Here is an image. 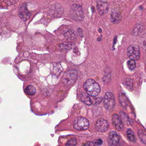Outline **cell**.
<instances>
[{
	"instance_id": "10",
	"label": "cell",
	"mask_w": 146,
	"mask_h": 146,
	"mask_svg": "<svg viewBox=\"0 0 146 146\" xmlns=\"http://www.w3.org/2000/svg\"><path fill=\"white\" fill-rule=\"evenodd\" d=\"M19 16L24 21H27L31 16V14L27 9L25 5H23L20 7L19 11Z\"/></svg>"
},
{
	"instance_id": "26",
	"label": "cell",
	"mask_w": 146,
	"mask_h": 146,
	"mask_svg": "<svg viewBox=\"0 0 146 146\" xmlns=\"http://www.w3.org/2000/svg\"><path fill=\"white\" fill-rule=\"evenodd\" d=\"M84 146H95V145L93 142L89 141L86 143Z\"/></svg>"
},
{
	"instance_id": "20",
	"label": "cell",
	"mask_w": 146,
	"mask_h": 146,
	"mask_svg": "<svg viewBox=\"0 0 146 146\" xmlns=\"http://www.w3.org/2000/svg\"><path fill=\"white\" fill-rule=\"evenodd\" d=\"M62 71H63V68H62L61 65L57 64L54 66V72L55 74L59 75L61 73Z\"/></svg>"
},
{
	"instance_id": "12",
	"label": "cell",
	"mask_w": 146,
	"mask_h": 146,
	"mask_svg": "<svg viewBox=\"0 0 146 146\" xmlns=\"http://www.w3.org/2000/svg\"><path fill=\"white\" fill-rule=\"evenodd\" d=\"M122 17L118 10L114 9L111 11V20L113 24L118 23L121 21Z\"/></svg>"
},
{
	"instance_id": "11",
	"label": "cell",
	"mask_w": 146,
	"mask_h": 146,
	"mask_svg": "<svg viewBox=\"0 0 146 146\" xmlns=\"http://www.w3.org/2000/svg\"><path fill=\"white\" fill-rule=\"evenodd\" d=\"M96 6L99 13L102 16L106 14L108 11L109 9L108 3L105 1H97Z\"/></svg>"
},
{
	"instance_id": "23",
	"label": "cell",
	"mask_w": 146,
	"mask_h": 146,
	"mask_svg": "<svg viewBox=\"0 0 146 146\" xmlns=\"http://www.w3.org/2000/svg\"><path fill=\"white\" fill-rule=\"evenodd\" d=\"M93 143L94 144L95 146H100L102 145V143H103V141L102 139H98L97 140H94Z\"/></svg>"
},
{
	"instance_id": "21",
	"label": "cell",
	"mask_w": 146,
	"mask_h": 146,
	"mask_svg": "<svg viewBox=\"0 0 146 146\" xmlns=\"http://www.w3.org/2000/svg\"><path fill=\"white\" fill-rule=\"evenodd\" d=\"M127 65H128L129 69L132 70H134L135 68V62L134 60H129L127 62Z\"/></svg>"
},
{
	"instance_id": "3",
	"label": "cell",
	"mask_w": 146,
	"mask_h": 146,
	"mask_svg": "<svg viewBox=\"0 0 146 146\" xmlns=\"http://www.w3.org/2000/svg\"><path fill=\"white\" fill-rule=\"evenodd\" d=\"M70 18L76 21H82L84 18V13L82 6L78 5H72L71 7Z\"/></svg>"
},
{
	"instance_id": "1",
	"label": "cell",
	"mask_w": 146,
	"mask_h": 146,
	"mask_svg": "<svg viewBox=\"0 0 146 146\" xmlns=\"http://www.w3.org/2000/svg\"><path fill=\"white\" fill-rule=\"evenodd\" d=\"M84 88L88 95L96 96L100 92V88L99 84L94 80L89 79L84 83Z\"/></svg>"
},
{
	"instance_id": "28",
	"label": "cell",
	"mask_w": 146,
	"mask_h": 146,
	"mask_svg": "<svg viewBox=\"0 0 146 146\" xmlns=\"http://www.w3.org/2000/svg\"><path fill=\"white\" fill-rule=\"evenodd\" d=\"M102 30L101 29H99V31H100V33H101L102 32Z\"/></svg>"
},
{
	"instance_id": "17",
	"label": "cell",
	"mask_w": 146,
	"mask_h": 146,
	"mask_svg": "<svg viewBox=\"0 0 146 146\" xmlns=\"http://www.w3.org/2000/svg\"><path fill=\"white\" fill-rule=\"evenodd\" d=\"M65 36L68 40H72L76 38L77 34L75 31L70 30L66 32L64 35Z\"/></svg>"
},
{
	"instance_id": "7",
	"label": "cell",
	"mask_w": 146,
	"mask_h": 146,
	"mask_svg": "<svg viewBox=\"0 0 146 146\" xmlns=\"http://www.w3.org/2000/svg\"><path fill=\"white\" fill-rule=\"evenodd\" d=\"M109 126V123L108 121L103 119H98L95 125L96 130L100 132L106 131L108 130Z\"/></svg>"
},
{
	"instance_id": "15",
	"label": "cell",
	"mask_w": 146,
	"mask_h": 146,
	"mask_svg": "<svg viewBox=\"0 0 146 146\" xmlns=\"http://www.w3.org/2000/svg\"><path fill=\"white\" fill-rule=\"evenodd\" d=\"M81 101L88 106H90L92 104L91 98L87 93L82 92L80 95Z\"/></svg>"
},
{
	"instance_id": "27",
	"label": "cell",
	"mask_w": 146,
	"mask_h": 146,
	"mask_svg": "<svg viewBox=\"0 0 146 146\" xmlns=\"http://www.w3.org/2000/svg\"><path fill=\"white\" fill-rule=\"evenodd\" d=\"M97 40L98 41H100L101 39L100 38H98V39H97Z\"/></svg>"
},
{
	"instance_id": "19",
	"label": "cell",
	"mask_w": 146,
	"mask_h": 146,
	"mask_svg": "<svg viewBox=\"0 0 146 146\" xmlns=\"http://www.w3.org/2000/svg\"><path fill=\"white\" fill-rule=\"evenodd\" d=\"M127 137L130 141L135 142L136 141L135 137L132 130L129 129L127 131Z\"/></svg>"
},
{
	"instance_id": "14",
	"label": "cell",
	"mask_w": 146,
	"mask_h": 146,
	"mask_svg": "<svg viewBox=\"0 0 146 146\" xmlns=\"http://www.w3.org/2000/svg\"><path fill=\"white\" fill-rule=\"evenodd\" d=\"M75 47V45L73 42H66L60 44L59 46V49L60 51H66L70 50Z\"/></svg>"
},
{
	"instance_id": "16",
	"label": "cell",
	"mask_w": 146,
	"mask_h": 146,
	"mask_svg": "<svg viewBox=\"0 0 146 146\" xmlns=\"http://www.w3.org/2000/svg\"><path fill=\"white\" fill-rule=\"evenodd\" d=\"M25 93L28 96H35L36 93V89L33 85H28L25 89Z\"/></svg>"
},
{
	"instance_id": "8",
	"label": "cell",
	"mask_w": 146,
	"mask_h": 146,
	"mask_svg": "<svg viewBox=\"0 0 146 146\" xmlns=\"http://www.w3.org/2000/svg\"><path fill=\"white\" fill-rule=\"evenodd\" d=\"M119 136L115 131H110L108 135V142L109 146H117L119 141Z\"/></svg>"
},
{
	"instance_id": "18",
	"label": "cell",
	"mask_w": 146,
	"mask_h": 146,
	"mask_svg": "<svg viewBox=\"0 0 146 146\" xmlns=\"http://www.w3.org/2000/svg\"><path fill=\"white\" fill-rule=\"evenodd\" d=\"M138 136L141 141L145 144L146 142V131L143 129H140L138 131Z\"/></svg>"
},
{
	"instance_id": "9",
	"label": "cell",
	"mask_w": 146,
	"mask_h": 146,
	"mask_svg": "<svg viewBox=\"0 0 146 146\" xmlns=\"http://www.w3.org/2000/svg\"><path fill=\"white\" fill-rule=\"evenodd\" d=\"M111 120L113 125L117 130L122 131L123 130V124L118 114H113L112 116Z\"/></svg>"
},
{
	"instance_id": "5",
	"label": "cell",
	"mask_w": 146,
	"mask_h": 146,
	"mask_svg": "<svg viewBox=\"0 0 146 146\" xmlns=\"http://www.w3.org/2000/svg\"><path fill=\"white\" fill-rule=\"evenodd\" d=\"M128 57L131 60H138L140 58V52L139 47L136 45L130 46L127 49Z\"/></svg>"
},
{
	"instance_id": "4",
	"label": "cell",
	"mask_w": 146,
	"mask_h": 146,
	"mask_svg": "<svg viewBox=\"0 0 146 146\" xmlns=\"http://www.w3.org/2000/svg\"><path fill=\"white\" fill-rule=\"evenodd\" d=\"M73 126L76 129L80 131L86 130L89 127V122L85 118L78 117L74 120Z\"/></svg>"
},
{
	"instance_id": "22",
	"label": "cell",
	"mask_w": 146,
	"mask_h": 146,
	"mask_svg": "<svg viewBox=\"0 0 146 146\" xmlns=\"http://www.w3.org/2000/svg\"><path fill=\"white\" fill-rule=\"evenodd\" d=\"M76 143L77 141L76 138H72L66 142L65 146H76Z\"/></svg>"
},
{
	"instance_id": "13",
	"label": "cell",
	"mask_w": 146,
	"mask_h": 146,
	"mask_svg": "<svg viewBox=\"0 0 146 146\" xmlns=\"http://www.w3.org/2000/svg\"><path fill=\"white\" fill-rule=\"evenodd\" d=\"M63 12L64 11L62 7L58 4L54 5L51 9L52 14L54 17H60L63 14Z\"/></svg>"
},
{
	"instance_id": "2",
	"label": "cell",
	"mask_w": 146,
	"mask_h": 146,
	"mask_svg": "<svg viewBox=\"0 0 146 146\" xmlns=\"http://www.w3.org/2000/svg\"><path fill=\"white\" fill-rule=\"evenodd\" d=\"M78 77L77 71L75 69H70L66 72L63 76V82L66 85H72L76 81Z\"/></svg>"
},
{
	"instance_id": "24",
	"label": "cell",
	"mask_w": 146,
	"mask_h": 146,
	"mask_svg": "<svg viewBox=\"0 0 146 146\" xmlns=\"http://www.w3.org/2000/svg\"><path fill=\"white\" fill-rule=\"evenodd\" d=\"M131 80V79H125V82H124V84L127 87L131 88L133 86V84L132 83Z\"/></svg>"
},
{
	"instance_id": "6",
	"label": "cell",
	"mask_w": 146,
	"mask_h": 146,
	"mask_svg": "<svg viewBox=\"0 0 146 146\" xmlns=\"http://www.w3.org/2000/svg\"><path fill=\"white\" fill-rule=\"evenodd\" d=\"M104 107L107 110L112 109L115 106V100L114 96L110 92L107 93L105 95L104 100Z\"/></svg>"
},
{
	"instance_id": "25",
	"label": "cell",
	"mask_w": 146,
	"mask_h": 146,
	"mask_svg": "<svg viewBox=\"0 0 146 146\" xmlns=\"http://www.w3.org/2000/svg\"><path fill=\"white\" fill-rule=\"evenodd\" d=\"M78 35L80 36V37H82L83 36V30L81 28H79L78 29Z\"/></svg>"
}]
</instances>
